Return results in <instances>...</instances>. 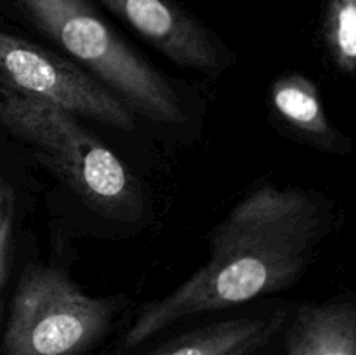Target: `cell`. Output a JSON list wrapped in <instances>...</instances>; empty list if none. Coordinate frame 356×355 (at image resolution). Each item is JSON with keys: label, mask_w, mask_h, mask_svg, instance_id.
Segmentation results:
<instances>
[{"label": "cell", "mask_w": 356, "mask_h": 355, "mask_svg": "<svg viewBox=\"0 0 356 355\" xmlns=\"http://www.w3.org/2000/svg\"><path fill=\"white\" fill-rule=\"evenodd\" d=\"M284 333V355H356L355 301L341 296L298 306Z\"/></svg>", "instance_id": "cell-9"}, {"label": "cell", "mask_w": 356, "mask_h": 355, "mask_svg": "<svg viewBox=\"0 0 356 355\" xmlns=\"http://www.w3.org/2000/svg\"><path fill=\"white\" fill-rule=\"evenodd\" d=\"M271 117L296 141L327 153H348L350 139L332 124L312 79L299 72L282 73L268 94Z\"/></svg>", "instance_id": "cell-7"}, {"label": "cell", "mask_w": 356, "mask_h": 355, "mask_svg": "<svg viewBox=\"0 0 356 355\" xmlns=\"http://www.w3.org/2000/svg\"><path fill=\"white\" fill-rule=\"evenodd\" d=\"M120 298L82 291L65 271L28 265L17 281L3 355H83L108 333Z\"/></svg>", "instance_id": "cell-4"}, {"label": "cell", "mask_w": 356, "mask_h": 355, "mask_svg": "<svg viewBox=\"0 0 356 355\" xmlns=\"http://www.w3.org/2000/svg\"><path fill=\"white\" fill-rule=\"evenodd\" d=\"M320 45L329 65L339 75L356 72V0H322Z\"/></svg>", "instance_id": "cell-10"}, {"label": "cell", "mask_w": 356, "mask_h": 355, "mask_svg": "<svg viewBox=\"0 0 356 355\" xmlns=\"http://www.w3.org/2000/svg\"><path fill=\"white\" fill-rule=\"evenodd\" d=\"M334 221L315 190L257 183L209 232V258L165 298L141 306L124 336L134 348L190 317L221 312L298 284Z\"/></svg>", "instance_id": "cell-1"}, {"label": "cell", "mask_w": 356, "mask_h": 355, "mask_svg": "<svg viewBox=\"0 0 356 355\" xmlns=\"http://www.w3.org/2000/svg\"><path fill=\"white\" fill-rule=\"evenodd\" d=\"M14 191L6 180L0 178V312H2V292L6 287L10 265V244L14 230Z\"/></svg>", "instance_id": "cell-11"}, {"label": "cell", "mask_w": 356, "mask_h": 355, "mask_svg": "<svg viewBox=\"0 0 356 355\" xmlns=\"http://www.w3.org/2000/svg\"><path fill=\"white\" fill-rule=\"evenodd\" d=\"M0 127L24 143L99 216L132 223L145 214V194L136 174L79 117L0 89Z\"/></svg>", "instance_id": "cell-3"}, {"label": "cell", "mask_w": 356, "mask_h": 355, "mask_svg": "<svg viewBox=\"0 0 356 355\" xmlns=\"http://www.w3.org/2000/svg\"><path fill=\"white\" fill-rule=\"evenodd\" d=\"M289 317L277 308L219 320L181 334L149 355H259L284 333Z\"/></svg>", "instance_id": "cell-8"}, {"label": "cell", "mask_w": 356, "mask_h": 355, "mask_svg": "<svg viewBox=\"0 0 356 355\" xmlns=\"http://www.w3.org/2000/svg\"><path fill=\"white\" fill-rule=\"evenodd\" d=\"M172 65L218 79L229 66L228 47L177 0H96Z\"/></svg>", "instance_id": "cell-6"}, {"label": "cell", "mask_w": 356, "mask_h": 355, "mask_svg": "<svg viewBox=\"0 0 356 355\" xmlns=\"http://www.w3.org/2000/svg\"><path fill=\"white\" fill-rule=\"evenodd\" d=\"M26 26L103 84L134 113L183 124V101L162 72L111 26L96 0H3Z\"/></svg>", "instance_id": "cell-2"}, {"label": "cell", "mask_w": 356, "mask_h": 355, "mask_svg": "<svg viewBox=\"0 0 356 355\" xmlns=\"http://www.w3.org/2000/svg\"><path fill=\"white\" fill-rule=\"evenodd\" d=\"M0 89L118 131L138 125L134 111L72 59L2 30Z\"/></svg>", "instance_id": "cell-5"}]
</instances>
